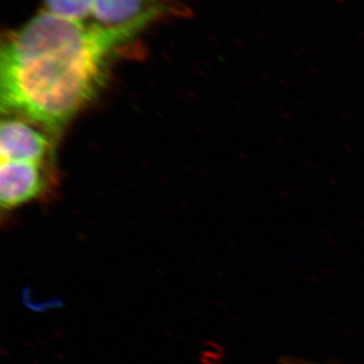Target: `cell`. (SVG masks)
<instances>
[{"label":"cell","mask_w":364,"mask_h":364,"mask_svg":"<svg viewBox=\"0 0 364 364\" xmlns=\"http://www.w3.org/2000/svg\"><path fill=\"white\" fill-rule=\"evenodd\" d=\"M45 164L32 162L1 161L0 203L11 210L39 198L48 188L49 176Z\"/></svg>","instance_id":"4"},{"label":"cell","mask_w":364,"mask_h":364,"mask_svg":"<svg viewBox=\"0 0 364 364\" xmlns=\"http://www.w3.org/2000/svg\"><path fill=\"white\" fill-rule=\"evenodd\" d=\"M124 44L92 23L41 11L2 37V114L57 135L104 87Z\"/></svg>","instance_id":"1"},{"label":"cell","mask_w":364,"mask_h":364,"mask_svg":"<svg viewBox=\"0 0 364 364\" xmlns=\"http://www.w3.org/2000/svg\"><path fill=\"white\" fill-rule=\"evenodd\" d=\"M47 11L67 18V20L85 21L91 16L93 0H44Z\"/></svg>","instance_id":"5"},{"label":"cell","mask_w":364,"mask_h":364,"mask_svg":"<svg viewBox=\"0 0 364 364\" xmlns=\"http://www.w3.org/2000/svg\"><path fill=\"white\" fill-rule=\"evenodd\" d=\"M186 16V7L177 0H93L90 18L128 43L157 21Z\"/></svg>","instance_id":"2"},{"label":"cell","mask_w":364,"mask_h":364,"mask_svg":"<svg viewBox=\"0 0 364 364\" xmlns=\"http://www.w3.org/2000/svg\"><path fill=\"white\" fill-rule=\"evenodd\" d=\"M282 364H313L301 360V359L287 358L282 359Z\"/></svg>","instance_id":"6"},{"label":"cell","mask_w":364,"mask_h":364,"mask_svg":"<svg viewBox=\"0 0 364 364\" xmlns=\"http://www.w3.org/2000/svg\"><path fill=\"white\" fill-rule=\"evenodd\" d=\"M32 122L18 117L4 119L0 126L1 161L46 164L53 154V144L47 132L35 128Z\"/></svg>","instance_id":"3"}]
</instances>
